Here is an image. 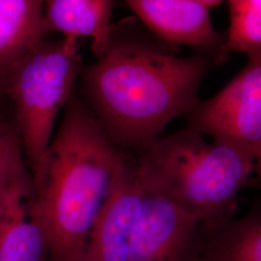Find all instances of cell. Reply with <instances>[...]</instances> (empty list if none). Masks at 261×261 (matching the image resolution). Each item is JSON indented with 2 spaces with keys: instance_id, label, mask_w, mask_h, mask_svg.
<instances>
[{
  "instance_id": "cell-1",
  "label": "cell",
  "mask_w": 261,
  "mask_h": 261,
  "mask_svg": "<svg viewBox=\"0 0 261 261\" xmlns=\"http://www.w3.org/2000/svg\"><path fill=\"white\" fill-rule=\"evenodd\" d=\"M178 51L126 19L112 24L98 61L82 67V98L121 149L136 155L199 100L201 82L214 63L202 55L177 57Z\"/></svg>"
},
{
  "instance_id": "cell-2",
  "label": "cell",
  "mask_w": 261,
  "mask_h": 261,
  "mask_svg": "<svg viewBox=\"0 0 261 261\" xmlns=\"http://www.w3.org/2000/svg\"><path fill=\"white\" fill-rule=\"evenodd\" d=\"M129 152L114 144L74 90L47 155L38 200L49 261H83L94 221Z\"/></svg>"
},
{
  "instance_id": "cell-3",
  "label": "cell",
  "mask_w": 261,
  "mask_h": 261,
  "mask_svg": "<svg viewBox=\"0 0 261 261\" xmlns=\"http://www.w3.org/2000/svg\"><path fill=\"white\" fill-rule=\"evenodd\" d=\"M142 187L165 197L201 224L233 217L236 198L254 183L260 165L250 154L185 127L160 137L136 155Z\"/></svg>"
},
{
  "instance_id": "cell-4",
  "label": "cell",
  "mask_w": 261,
  "mask_h": 261,
  "mask_svg": "<svg viewBox=\"0 0 261 261\" xmlns=\"http://www.w3.org/2000/svg\"><path fill=\"white\" fill-rule=\"evenodd\" d=\"M82 67L77 41L45 39L22 57L5 85L3 97L13 103V128L37 195L45 179L57 114L74 91Z\"/></svg>"
},
{
  "instance_id": "cell-5",
  "label": "cell",
  "mask_w": 261,
  "mask_h": 261,
  "mask_svg": "<svg viewBox=\"0 0 261 261\" xmlns=\"http://www.w3.org/2000/svg\"><path fill=\"white\" fill-rule=\"evenodd\" d=\"M209 100H198L184 117L187 128L250 154L260 165L261 53Z\"/></svg>"
},
{
  "instance_id": "cell-6",
  "label": "cell",
  "mask_w": 261,
  "mask_h": 261,
  "mask_svg": "<svg viewBox=\"0 0 261 261\" xmlns=\"http://www.w3.org/2000/svg\"><path fill=\"white\" fill-rule=\"evenodd\" d=\"M20 148L10 170L0 213V261H49L37 191Z\"/></svg>"
},
{
  "instance_id": "cell-7",
  "label": "cell",
  "mask_w": 261,
  "mask_h": 261,
  "mask_svg": "<svg viewBox=\"0 0 261 261\" xmlns=\"http://www.w3.org/2000/svg\"><path fill=\"white\" fill-rule=\"evenodd\" d=\"M200 229L195 218L143 188L127 261H196Z\"/></svg>"
},
{
  "instance_id": "cell-8",
  "label": "cell",
  "mask_w": 261,
  "mask_h": 261,
  "mask_svg": "<svg viewBox=\"0 0 261 261\" xmlns=\"http://www.w3.org/2000/svg\"><path fill=\"white\" fill-rule=\"evenodd\" d=\"M142 202L143 188L132 155L119 168L94 221L83 261H127Z\"/></svg>"
},
{
  "instance_id": "cell-9",
  "label": "cell",
  "mask_w": 261,
  "mask_h": 261,
  "mask_svg": "<svg viewBox=\"0 0 261 261\" xmlns=\"http://www.w3.org/2000/svg\"><path fill=\"white\" fill-rule=\"evenodd\" d=\"M156 37L193 47L218 64L225 34L216 31L209 9L191 0H124Z\"/></svg>"
},
{
  "instance_id": "cell-10",
  "label": "cell",
  "mask_w": 261,
  "mask_h": 261,
  "mask_svg": "<svg viewBox=\"0 0 261 261\" xmlns=\"http://www.w3.org/2000/svg\"><path fill=\"white\" fill-rule=\"evenodd\" d=\"M47 34L43 0H0V98L13 69Z\"/></svg>"
},
{
  "instance_id": "cell-11",
  "label": "cell",
  "mask_w": 261,
  "mask_h": 261,
  "mask_svg": "<svg viewBox=\"0 0 261 261\" xmlns=\"http://www.w3.org/2000/svg\"><path fill=\"white\" fill-rule=\"evenodd\" d=\"M196 261H261L259 200L239 219L201 224Z\"/></svg>"
},
{
  "instance_id": "cell-12",
  "label": "cell",
  "mask_w": 261,
  "mask_h": 261,
  "mask_svg": "<svg viewBox=\"0 0 261 261\" xmlns=\"http://www.w3.org/2000/svg\"><path fill=\"white\" fill-rule=\"evenodd\" d=\"M44 21L49 32H60L69 41L92 39L97 58L107 49L112 32L113 0H43Z\"/></svg>"
},
{
  "instance_id": "cell-13",
  "label": "cell",
  "mask_w": 261,
  "mask_h": 261,
  "mask_svg": "<svg viewBox=\"0 0 261 261\" xmlns=\"http://www.w3.org/2000/svg\"><path fill=\"white\" fill-rule=\"evenodd\" d=\"M229 11L230 27L217 65L233 53H261V0H229Z\"/></svg>"
},
{
  "instance_id": "cell-14",
  "label": "cell",
  "mask_w": 261,
  "mask_h": 261,
  "mask_svg": "<svg viewBox=\"0 0 261 261\" xmlns=\"http://www.w3.org/2000/svg\"><path fill=\"white\" fill-rule=\"evenodd\" d=\"M19 147V139L15 132L0 149V213L8 189L13 157Z\"/></svg>"
},
{
  "instance_id": "cell-15",
  "label": "cell",
  "mask_w": 261,
  "mask_h": 261,
  "mask_svg": "<svg viewBox=\"0 0 261 261\" xmlns=\"http://www.w3.org/2000/svg\"><path fill=\"white\" fill-rule=\"evenodd\" d=\"M15 133L13 126L5 122L0 121V149L9 140L10 137Z\"/></svg>"
},
{
  "instance_id": "cell-16",
  "label": "cell",
  "mask_w": 261,
  "mask_h": 261,
  "mask_svg": "<svg viewBox=\"0 0 261 261\" xmlns=\"http://www.w3.org/2000/svg\"><path fill=\"white\" fill-rule=\"evenodd\" d=\"M191 1L198 3V4L204 6L206 8L210 9L212 7H215V6L219 5V4H221L224 0H191Z\"/></svg>"
}]
</instances>
